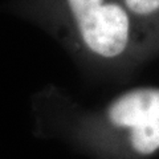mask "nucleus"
<instances>
[{
  "mask_svg": "<svg viewBox=\"0 0 159 159\" xmlns=\"http://www.w3.org/2000/svg\"><path fill=\"white\" fill-rule=\"evenodd\" d=\"M109 125L129 131L133 150L150 155L159 150V88H135L119 94L103 111Z\"/></svg>",
  "mask_w": 159,
  "mask_h": 159,
  "instance_id": "f03ea898",
  "label": "nucleus"
},
{
  "mask_svg": "<svg viewBox=\"0 0 159 159\" xmlns=\"http://www.w3.org/2000/svg\"><path fill=\"white\" fill-rule=\"evenodd\" d=\"M135 19H152L159 16V0H122Z\"/></svg>",
  "mask_w": 159,
  "mask_h": 159,
  "instance_id": "7ed1b4c3",
  "label": "nucleus"
},
{
  "mask_svg": "<svg viewBox=\"0 0 159 159\" xmlns=\"http://www.w3.org/2000/svg\"><path fill=\"white\" fill-rule=\"evenodd\" d=\"M62 16L82 49L98 60H117L130 48L137 19L122 0H61Z\"/></svg>",
  "mask_w": 159,
  "mask_h": 159,
  "instance_id": "f257e3e1",
  "label": "nucleus"
}]
</instances>
